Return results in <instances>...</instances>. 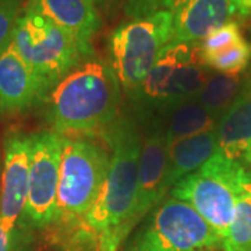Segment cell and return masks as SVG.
<instances>
[{
  "label": "cell",
  "mask_w": 251,
  "mask_h": 251,
  "mask_svg": "<svg viewBox=\"0 0 251 251\" xmlns=\"http://www.w3.org/2000/svg\"><path fill=\"white\" fill-rule=\"evenodd\" d=\"M110 153L106 181L97 202L78 224L57 236L77 251H119L127 240L126 226L134 204L143 134L131 113H120L102 130Z\"/></svg>",
  "instance_id": "obj_1"
},
{
  "label": "cell",
  "mask_w": 251,
  "mask_h": 251,
  "mask_svg": "<svg viewBox=\"0 0 251 251\" xmlns=\"http://www.w3.org/2000/svg\"><path fill=\"white\" fill-rule=\"evenodd\" d=\"M1 163H3V158L0 156V171H1Z\"/></svg>",
  "instance_id": "obj_30"
},
{
  "label": "cell",
  "mask_w": 251,
  "mask_h": 251,
  "mask_svg": "<svg viewBox=\"0 0 251 251\" xmlns=\"http://www.w3.org/2000/svg\"><path fill=\"white\" fill-rule=\"evenodd\" d=\"M244 166L216 151L196 172L181 179L169 191V197L191 206L216 233L224 237L243 194Z\"/></svg>",
  "instance_id": "obj_6"
},
{
  "label": "cell",
  "mask_w": 251,
  "mask_h": 251,
  "mask_svg": "<svg viewBox=\"0 0 251 251\" xmlns=\"http://www.w3.org/2000/svg\"><path fill=\"white\" fill-rule=\"evenodd\" d=\"M179 0H126V16L143 18L156 14L159 11H172Z\"/></svg>",
  "instance_id": "obj_24"
},
{
  "label": "cell",
  "mask_w": 251,
  "mask_h": 251,
  "mask_svg": "<svg viewBox=\"0 0 251 251\" xmlns=\"http://www.w3.org/2000/svg\"><path fill=\"white\" fill-rule=\"evenodd\" d=\"M242 190L243 194L251 200V168H247V166H244V172H243Z\"/></svg>",
  "instance_id": "obj_27"
},
{
  "label": "cell",
  "mask_w": 251,
  "mask_h": 251,
  "mask_svg": "<svg viewBox=\"0 0 251 251\" xmlns=\"http://www.w3.org/2000/svg\"><path fill=\"white\" fill-rule=\"evenodd\" d=\"M137 123L140 127L144 126L158 127L165 135L168 145H171L172 143L181 138L215 130L218 120L211 113H208L194 99L171 109L161 110L151 117Z\"/></svg>",
  "instance_id": "obj_17"
},
{
  "label": "cell",
  "mask_w": 251,
  "mask_h": 251,
  "mask_svg": "<svg viewBox=\"0 0 251 251\" xmlns=\"http://www.w3.org/2000/svg\"><path fill=\"white\" fill-rule=\"evenodd\" d=\"M246 38L243 35L240 24L237 21H230L225 24L224 27L218 28L214 32L204 38L201 42H198V53L200 59H204L208 56L219 53L227 48H232L236 44L244 41Z\"/></svg>",
  "instance_id": "obj_22"
},
{
  "label": "cell",
  "mask_w": 251,
  "mask_h": 251,
  "mask_svg": "<svg viewBox=\"0 0 251 251\" xmlns=\"http://www.w3.org/2000/svg\"><path fill=\"white\" fill-rule=\"evenodd\" d=\"M63 135L52 130L31 134L29 188L21 225L29 229H49L54 218L59 186ZM18 226V229H20Z\"/></svg>",
  "instance_id": "obj_8"
},
{
  "label": "cell",
  "mask_w": 251,
  "mask_h": 251,
  "mask_svg": "<svg viewBox=\"0 0 251 251\" xmlns=\"http://www.w3.org/2000/svg\"><path fill=\"white\" fill-rule=\"evenodd\" d=\"M120 251H222V237L188 204L168 196L148 212Z\"/></svg>",
  "instance_id": "obj_5"
},
{
  "label": "cell",
  "mask_w": 251,
  "mask_h": 251,
  "mask_svg": "<svg viewBox=\"0 0 251 251\" xmlns=\"http://www.w3.org/2000/svg\"><path fill=\"white\" fill-rule=\"evenodd\" d=\"M122 94L110 64L90 57L48 94L45 117L50 130L63 137L99 134L120 116Z\"/></svg>",
  "instance_id": "obj_2"
},
{
  "label": "cell",
  "mask_w": 251,
  "mask_h": 251,
  "mask_svg": "<svg viewBox=\"0 0 251 251\" xmlns=\"http://www.w3.org/2000/svg\"><path fill=\"white\" fill-rule=\"evenodd\" d=\"M140 130L143 134V148L140 156L133 211L126 226L127 239L153 206L159 204V191L169 148L165 135L158 127L144 126L140 127Z\"/></svg>",
  "instance_id": "obj_10"
},
{
  "label": "cell",
  "mask_w": 251,
  "mask_h": 251,
  "mask_svg": "<svg viewBox=\"0 0 251 251\" xmlns=\"http://www.w3.org/2000/svg\"><path fill=\"white\" fill-rule=\"evenodd\" d=\"M172 11L133 18L112 32L109 64L126 97L134 98L162 50L169 45Z\"/></svg>",
  "instance_id": "obj_7"
},
{
  "label": "cell",
  "mask_w": 251,
  "mask_h": 251,
  "mask_svg": "<svg viewBox=\"0 0 251 251\" xmlns=\"http://www.w3.org/2000/svg\"><path fill=\"white\" fill-rule=\"evenodd\" d=\"M239 162H240L242 165H244V166H247V168H251V144L249 145L247 151L244 152L243 158Z\"/></svg>",
  "instance_id": "obj_28"
},
{
  "label": "cell",
  "mask_w": 251,
  "mask_h": 251,
  "mask_svg": "<svg viewBox=\"0 0 251 251\" xmlns=\"http://www.w3.org/2000/svg\"><path fill=\"white\" fill-rule=\"evenodd\" d=\"M222 251H251V200L239 196L234 215L222 237Z\"/></svg>",
  "instance_id": "obj_20"
},
{
  "label": "cell",
  "mask_w": 251,
  "mask_h": 251,
  "mask_svg": "<svg viewBox=\"0 0 251 251\" xmlns=\"http://www.w3.org/2000/svg\"><path fill=\"white\" fill-rule=\"evenodd\" d=\"M201 63L206 69H211L215 73L227 75H240L250 66L251 44L244 39L219 53L201 59Z\"/></svg>",
  "instance_id": "obj_21"
},
{
  "label": "cell",
  "mask_w": 251,
  "mask_h": 251,
  "mask_svg": "<svg viewBox=\"0 0 251 251\" xmlns=\"http://www.w3.org/2000/svg\"><path fill=\"white\" fill-rule=\"evenodd\" d=\"M243 78L240 75H227L221 73H212L208 75L202 90L198 94V103L219 120L237 97Z\"/></svg>",
  "instance_id": "obj_19"
},
{
  "label": "cell",
  "mask_w": 251,
  "mask_h": 251,
  "mask_svg": "<svg viewBox=\"0 0 251 251\" xmlns=\"http://www.w3.org/2000/svg\"><path fill=\"white\" fill-rule=\"evenodd\" d=\"M218 151L232 161H240L251 144V70L232 105L216 125Z\"/></svg>",
  "instance_id": "obj_16"
},
{
  "label": "cell",
  "mask_w": 251,
  "mask_h": 251,
  "mask_svg": "<svg viewBox=\"0 0 251 251\" xmlns=\"http://www.w3.org/2000/svg\"><path fill=\"white\" fill-rule=\"evenodd\" d=\"M21 10L20 0H0V53L11 42L13 31Z\"/></svg>",
  "instance_id": "obj_23"
},
{
  "label": "cell",
  "mask_w": 251,
  "mask_h": 251,
  "mask_svg": "<svg viewBox=\"0 0 251 251\" xmlns=\"http://www.w3.org/2000/svg\"><path fill=\"white\" fill-rule=\"evenodd\" d=\"M193 46L194 45H169L162 50L134 98L130 99L133 108L131 115L137 122L148 119L162 108L173 74L180 63L191 53Z\"/></svg>",
  "instance_id": "obj_13"
},
{
  "label": "cell",
  "mask_w": 251,
  "mask_h": 251,
  "mask_svg": "<svg viewBox=\"0 0 251 251\" xmlns=\"http://www.w3.org/2000/svg\"><path fill=\"white\" fill-rule=\"evenodd\" d=\"M0 218L18 229L27 205L29 188L31 134L10 131L3 143Z\"/></svg>",
  "instance_id": "obj_9"
},
{
  "label": "cell",
  "mask_w": 251,
  "mask_h": 251,
  "mask_svg": "<svg viewBox=\"0 0 251 251\" xmlns=\"http://www.w3.org/2000/svg\"><path fill=\"white\" fill-rule=\"evenodd\" d=\"M237 16L242 20H251V0H234Z\"/></svg>",
  "instance_id": "obj_26"
},
{
  "label": "cell",
  "mask_w": 251,
  "mask_h": 251,
  "mask_svg": "<svg viewBox=\"0 0 251 251\" xmlns=\"http://www.w3.org/2000/svg\"><path fill=\"white\" fill-rule=\"evenodd\" d=\"M49 88L36 77L14 46L0 53V113H20L44 103Z\"/></svg>",
  "instance_id": "obj_12"
},
{
  "label": "cell",
  "mask_w": 251,
  "mask_h": 251,
  "mask_svg": "<svg viewBox=\"0 0 251 251\" xmlns=\"http://www.w3.org/2000/svg\"><path fill=\"white\" fill-rule=\"evenodd\" d=\"M98 1H100V3H113V1H116V0H97V3H98Z\"/></svg>",
  "instance_id": "obj_29"
},
{
  "label": "cell",
  "mask_w": 251,
  "mask_h": 251,
  "mask_svg": "<svg viewBox=\"0 0 251 251\" xmlns=\"http://www.w3.org/2000/svg\"><path fill=\"white\" fill-rule=\"evenodd\" d=\"M236 16L234 0H179L172 10L169 45H196Z\"/></svg>",
  "instance_id": "obj_11"
},
{
  "label": "cell",
  "mask_w": 251,
  "mask_h": 251,
  "mask_svg": "<svg viewBox=\"0 0 251 251\" xmlns=\"http://www.w3.org/2000/svg\"><path fill=\"white\" fill-rule=\"evenodd\" d=\"M18 229H14L0 218V251L17 250Z\"/></svg>",
  "instance_id": "obj_25"
},
{
  "label": "cell",
  "mask_w": 251,
  "mask_h": 251,
  "mask_svg": "<svg viewBox=\"0 0 251 251\" xmlns=\"http://www.w3.org/2000/svg\"><path fill=\"white\" fill-rule=\"evenodd\" d=\"M110 153L87 137H63L54 218L56 236L70 230L90 212L106 181Z\"/></svg>",
  "instance_id": "obj_3"
},
{
  "label": "cell",
  "mask_w": 251,
  "mask_h": 251,
  "mask_svg": "<svg viewBox=\"0 0 251 251\" xmlns=\"http://www.w3.org/2000/svg\"><path fill=\"white\" fill-rule=\"evenodd\" d=\"M208 75L209 74L206 72L205 66L201 63L198 46L196 44L193 46L191 53L188 54L176 69V72L169 82L168 91H166L163 105L158 112L177 106L180 103H184L188 100L197 99L198 94L202 90Z\"/></svg>",
  "instance_id": "obj_18"
},
{
  "label": "cell",
  "mask_w": 251,
  "mask_h": 251,
  "mask_svg": "<svg viewBox=\"0 0 251 251\" xmlns=\"http://www.w3.org/2000/svg\"><path fill=\"white\" fill-rule=\"evenodd\" d=\"M97 4V0H27L25 7L50 20L82 44L91 45L100 28Z\"/></svg>",
  "instance_id": "obj_14"
},
{
  "label": "cell",
  "mask_w": 251,
  "mask_h": 251,
  "mask_svg": "<svg viewBox=\"0 0 251 251\" xmlns=\"http://www.w3.org/2000/svg\"><path fill=\"white\" fill-rule=\"evenodd\" d=\"M11 45L49 92L77 66L94 57L92 46L27 7L17 18Z\"/></svg>",
  "instance_id": "obj_4"
},
{
  "label": "cell",
  "mask_w": 251,
  "mask_h": 251,
  "mask_svg": "<svg viewBox=\"0 0 251 251\" xmlns=\"http://www.w3.org/2000/svg\"><path fill=\"white\" fill-rule=\"evenodd\" d=\"M218 151L216 128L172 143L168 148L166 166L162 179L159 202L180 180L200 169Z\"/></svg>",
  "instance_id": "obj_15"
}]
</instances>
